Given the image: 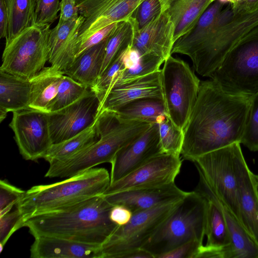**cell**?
Masks as SVG:
<instances>
[{"instance_id": "cell-23", "label": "cell", "mask_w": 258, "mask_h": 258, "mask_svg": "<svg viewBox=\"0 0 258 258\" xmlns=\"http://www.w3.org/2000/svg\"><path fill=\"white\" fill-rule=\"evenodd\" d=\"M206 199L208 201L205 233L207 241L195 258H231V238L224 215L215 203Z\"/></svg>"}, {"instance_id": "cell-32", "label": "cell", "mask_w": 258, "mask_h": 258, "mask_svg": "<svg viewBox=\"0 0 258 258\" xmlns=\"http://www.w3.org/2000/svg\"><path fill=\"white\" fill-rule=\"evenodd\" d=\"M133 27L130 19L118 22L106 42L100 75L131 42Z\"/></svg>"}, {"instance_id": "cell-9", "label": "cell", "mask_w": 258, "mask_h": 258, "mask_svg": "<svg viewBox=\"0 0 258 258\" xmlns=\"http://www.w3.org/2000/svg\"><path fill=\"white\" fill-rule=\"evenodd\" d=\"M50 24H34L6 44L0 70L30 80L48 61Z\"/></svg>"}, {"instance_id": "cell-42", "label": "cell", "mask_w": 258, "mask_h": 258, "mask_svg": "<svg viewBox=\"0 0 258 258\" xmlns=\"http://www.w3.org/2000/svg\"><path fill=\"white\" fill-rule=\"evenodd\" d=\"M203 245L202 241L191 240L160 255L158 258H195Z\"/></svg>"}, {"instance_id": "cell-41", "label": "cell", "mask_w": 258, "mask_h": 258, "mask_svg": "<svg viewBox=\"0 0 258 258\" xmlns=\"http://www.w3.org/2000/svg\"><path fill=\"white\" fill-rule=\"evenodd\" d=\"M161 13V4L159 0H145L136 9L132 16L139 29H140Z\"/></svg>"}, {"instance_id": "cell-31", "label": "cell", "mask_w": 258, "mask_h": 258, "mask_svg": "<svg viewBox=\"0 0 258 258\" xmlns=\"http://www.w3.org/2000/svg\"><path fill=\"white\" fill-rule=\"evenodd\" d=\"M9 20L6 44L26 28L33 25L37 0H6Z\"/></svg>"}, {"instance_id": "cell-14", "label": "cell", "mask_w": 258, "mask_h": 258, "mask_svg": "<svg viewBox=\"0 0 258 258\" xmlns=\"http://www.w3.org/2000/svg\"><path fill=\"white\" fill-rule=\"evenodd\" d=\"M179 156L162 153L118 180L110 184L103 195L152 188L174 182L180 171Z\"/></svg>"}, {"instance_id": "cell-34", "label": "cell", "mask_w": 258, "mask_h": 258, "mask_svg": "<svg viewBox=\"0 0 258 258\" xmlns=\"http://www.w3.org/2000/svg\"><path fill=\"white\" fill-rule=\"evenodd\" d=\"M158 125L163 153L180 156L183 143V131L176 127L167 117Z\"/></svg>"}, {"instance_id": "cell-45", "label": "cell", "mask_w": 258, "mask_h": 258, "mask_svg": "<svg viewBox=\"0 0 258 258\" xmlns=\"http://www.w3.org/2000/svg\"><path fill=\"white\" fill-rule=\"evenodd\" d=\"M132 216L133 213L129 209L119 205L113 206L109 212L110 220L118 226L127 223Z\"/></svg>"}, {"instance_id": "cell-48", "label": "cell", "mask_w": 258, "mask_h": 258, "mask_svg": "<svg viewBox=\"0 0 258 258\" xmlns=\"http://www.w3.org/2000/svg\"><path fill=\"white\" fill-rule=\"evenodd\" d=\"M119 258H154L153 255L145 249L141 248L127 252Z\"/></svg>"}, {"instance_id": "cell-19", "label": "cell", "mask_w": 258, "mask_h": 258, "mask_svg": "<svg viewBox=\"0 0 258 258\" xmlns=\"http://www.w3.org/2000/svg\"><path fill=\"white\" fill-rule=\"evenodd\" d=\"M188 193L173 182L163 186L102 195L112 206L122 205L132 213L182 199Z\"/></svg>"}, {"instance_id": "cell-28", "label": "cell", "mask_w": 258, "mask_h": 258, "mask_svg": "<svg viewBox=\"0 0 258 258\" xmlns=\"http://www.w3.org/2000/svg\"><path fill=\"white\" fill-rule=\"evenodd\" d=\"M30 80L0 70V110L18 111L29 108Z\"/></svg>"}, {"instance_id": "cell-37", "label": "cell", "mask_w": 258, "mask_h": 258, "mask_svg": "<svg viewBox=\"0 0 258 258\" xmlns=\"http://www.w3.org/2000/svg\"><path fill=\"white\" fill-rule=\"evenodd\" d=\"M128 46L120 52L112 62L100 75L96 85L92 88L98 97L100 104L115 76L119 71L127 68L125 54Z\"/></svg>"}, {"instance_id": "cell-25", "label": "cell", "mask_w": 258, "mask_h": 258, "mask_svg": "<svg viewBox=\"0 0 258 258\" xmlns=\"http://www.w3.org/2000/svg\"><path fill=\"white\" fill-rule=\"evenodd\" d=\"M161 12L166 13L174 26V42L190 31L216 0H159Z\"/></svg>"}, {"instance_id": "cell-38", "label": "cell", "mask_w": 258, "mask_h": 258, "mask_svg": "<svg viewBox=\"0 0 258 258\" xmlns=\"http://www.w3.org/2000/svg\"><path fill=\"white\" fill-rule=\"evenodd\" d=\"M22 227L23 222L22 216L16 206L14 210L0 216L1 252L11 235Z\"/></svg>"}, {"instance_id": "cell-11", "label": "cell", "mask_w": 258, "mask_h": 258, "mask_svg": "<svg viewBox=\"0 0 258 258\" xmlns=\"http://www.w3.org/2000/svg\"><path fill=\"white\" fill-rule=\"evenodd\" d=\"M240 144L235 143L208 152L191 162L214 192L240 222L235 167L236 152Z\"/></svg>"}, {"instance_id": "cell-22", "label": "cell", "mask_w": 258, "mask_h": 258, "mask_svg": "<svg viewBox=\"0 0 258 258\" xmlns=\"http://www.w3.org/2000/svg\"><path fill=\"white\" fill-rule=\"evenodd\" d=\"M199 177L195 190L215 203L224 215L231 238V258H258V244L236 216L214 192L203 176L199 174Z\"/></svg>"}, {"instance_id": "cell-13", "label": "cell", "mask_w": 258, "mask_h": 258, "mask_svg": "<svg viewBox=\"0 0 258 258\" xmlns=\"http://www.w3.org/2000/svg\"><path fill=\"white\" fill-rule=\"evenodd\" d=\"M100 107L99 98L90 88L74 103L47 113L52 144L65 141L92 126L97 119Z\"/></svg>"}, {"instance_id": "cell-7", "label": "cell", "mask_w": 258, "mask_h": 258, "mask_svg": "<svg viewBox=\"0 0 258 258\" xmlns=\"http://www.w3.org/2000/svg\"><path fill=\"white\" fill-rule=\"evenodd\" d=\"M210 78L228 93L249 97L258 93V25L233 46Z\"/></svg>"}, {"instance_id": "cell-8", "label": "cell", "mask_w": 258, "mask_h": 258, "mask_svg": "<svg viewBox=\"0 0 258 258\" xmlns=\"http://www.w3.org/2000/svg\"><path fill=\"white\" fill-rule=\"evenodd\" d=\"M160 79L166 116L183 131L196 101L201 81L188 63L172 55L163 63Z\"/></svg>"}, {"instance_id": "cell-12", "label": "cell", "mask_w": 258, "mask_h": 258, "mask_svg": "<svg viewBox=\"0 0 258 258\" xmlns=\"http://www.w3.org/2000/svg\"><path fill=\"white\" fill-rule=\"evenodd\" d=\"M13 114L9 126L23 158L31 161L44 158L52 145L47 113L28 108Z\"/></svg>"}, {"instance_id": "cell-36", "label": "cell", "mask_w": 258, "mask_h": 258, "mask_svg": "<svg viewBox=\"0 0 258 258\" xmlns=\"http://www.w3.org/2000/svg\"><path fill=\"white\" fill-rule=\"evenodd\" d=\"M240 143L258 151V93L250 97V106Z\"/></svg>"}, {"instance_id": "cell-17", "label": "cell", "mask_w": 258, "mask_h": 258, "mask_svg": "<svg viewBox=\"0 0 258 258\" xmlns=\"http://www.w3.org/2000/svg\"><path fill=\"white\" fill-rule=\"evenodd\" d=\"M133 27L131 46L140 56L154 55L167 59L171 54L174 43V26L164 12L144 27L139 29L135 21L130 18Z\"/></svg>"}, {"instance_id": "cell-18", "label": "cell", "mask_w": 258, "mask_h": 258, "mask_svg": "<svg viewBox=\"0 0 258 258\" xmlns=\"http://www.w3.org/2000/svg\"><path fill=\"white\" fill-rule=\"evenodd\" d=\"M237 200L240 220L258 244V191L256 180L243 155L240 146L235 155Z\"/></svg>"}, {"instance_id": "cell-4", "label": "cell", "mask_w": 258, "mask_h": 258, "mask_svg": "<svg viewBox=\"0 0 258 258\" xmlns=\"http://www.w3.org/2000/svg\"><path fill=\"white\" fill-rule=\"evenodd\" d=\"M152 124L126 119L113 111L100 110L96 119L99 140L73 157L49 163L45 176L68 178L99 164L110 163L120 149L141 136Z\"/></svg>"}, {"instance_id": "cell-5", "label": "cell", "mask_w": 258, "mask_h": 258, "mask_svg": "<svg viewBox=\"0 0 258 258\" xmlns=\"http://www.w3.org/2000/svg\"><path fill=\"white\" fill-rule=\"evenodd\" d=\"M110 183L108 171L94 167L61 181L32 186L16 206L24 225L33 215L61 210L102 195Z\"/></svg>"}, {"instance_id": "cell-39", "label": "cell", "mask_w": 258, "mask_h": 258, "mask_svg": "<svg viewBox=\"0 0 258 258\" xmlns=\"http://www.w3.org/2000/svg\"><path fill=\"white\" fill-rule=\"evenodd\" d=\"M26 191L19 188L7 180L0 181V216L11 211Z\"/></svg>"}, {"instance_id": "cell-15", "label": "cell", "mask_w": 258, "mask_h": 258, "mask_svg": "<svg viewBox=\"0 0 258 258\" xmlns=\"http://www.w3.org/2000/svg\"><path fill=\"white\" fill-rule=\"evenodd\" d=\"M144 1L76 0L79 15L85 18L79 29L77 49L99 30L112 23L129 20Z\"/></svg>"}, {"instance_id": "cell-3", "label": "cell", "mask_w": 258, "mask_h": 258, "mask_svg": "<svg viewBox=\"0 0 258 258\" xmlns=\"http://www.w3.org/2000/svg\"><path fill=\"white\" fill-rule=\"evenodd\" d=\"M113 206L102 195L98 196L61 210L33 215L23 227L34 238L56 237L101 245L118 226L109 218Z\"/></svg>"}, {"instance_id": "cell-26", "label": "cell", "mask_w": 258, "mask_h": 258, "mask_svg": "<svg viewBox=\"0 0 258 258\" xmlns=\"http://www.w3.org/2000/svg\"><path fill=\"white\" fill-rule=\"evenodd\" d=\"M64 75L62 71L50 66L44 67L31 78L29 108L46 113L51 112Z\"/></svg>"}, {"instance_id": "cell-24", "label": "cell", "mask_w": 258, "mask_h": 258, "mask_svg": "<svg viewBox=\"0 0 258 258\" xmlns=\"http://www.w3.org/2000/svg\"><path fill=\"white\" fill-rule=\"evenodd\" d=\"M34 238L30 248L32 258H102L101 245L56 237Z\"/></svg>"}, {"instance_id": "cell-43", "label": "cell", "mask_w": 258, "mask_h": 258, "mask_svg": "<svg viewBox=\"0 0 258 258\" xmlns=\"http://www.w3.org/2000/svg\"><path fill=\"white\" fill-rule=\"evenodd\" d=\"M118 22L113 23L107 26L92 34L82 42L77 48L76 57L84 51L101 43L107 38L115 30Z\"/></svg>"}, {"instance_id": "cell-2", "label": "cell", "mask_w": 258, "mask_h": 258, "mask_svg": "<svg viewBox=\"0 0 258 258\" xmlns=\"http://www.w3.org/2000/svg\"><path fill=\"white\" fill-rule=\"evenodd\" d=\"M258 25V9L253 13L234 15L230 4L221 12L212 5L203 14L195 27L174 43L171 54L187 56L195 71L210 77L233 46Z\"/></svg>"}, {"instance_id": "cell-49", "label": "cell", "mask_w": 258, "mask_h": 258, "mask_svg": "<svg viewBox=\"0 0 258 258\" xmlns=\"http://www.w3.org/2000/svg\"><path fill=\"white\" fill-rule=\"evenodd\" d=\"M255 179L256 180V184H257V188L258 191V175H255Z\"/></svg>"}, {"instance_id": "cell-1", "label": "cell", "mask_w": 258, "mask_h": 258, "mask_svg": "<svg viewBox=\"0 0 258 258\" xmlns=\"http://www.w3.org/2000/svg\"><path fill=\"white\" fill-rule=\"evenodd\" d=\"M250 97L224 91L212 79L201 81L195 104L183 130V159L240 143Z\"/></svg>"}, {"instance_id": "cell-44", "label": "cell", "mask_w": 258, "mask_h": 258, "mask_svg": "<svg viewBox=\"0 0 258 258\" xmlns=\"http://www.w3.org/2000/svg\"><path fill=\"white\" fill-rule=\"evenodd\" d=\"M76 0H61L60 4L59 22H67L79 16Z\"/></svg>"}, {"instance_id": "cell-16", "label": "cell", "mask_w": 258, "mask_h": 258, "mask_svg": "<svg viewBox=\"0 0 258 258\" xmlns=\"http://www.w3.org/2000/svg\"><path fill=\"white\" fill-rule=\"evenodd\" d=\"M163 153L161 149L158 123H153L137 139L122 147L110 164V183L128 175L154 157Z\"/></svg>"}, {"instance_id": "cell-33", "label": "cell", "mask_w": 258, "mask_h": 258, "mask_svg": "<svg viewBox=\"0 0 258 258\" xmlns=\"http://www.w3.org/2000/svg\"><path fill=\"white\" fill-rule=\"evenodd\" d=\"M164 61L165 59L163 58L154 55H147L140 56L136 64L119 71L115 76L108 90L114 86L126 83L160 72V67Z\"/></svg>"}, {"instance_id": "cell-35", "label": "cell", "mask_w": 258, "mask_h": 258, "mask_svg": "<svg viewBox=\"0 0 258 258\" xmlns=\"http://www.w3.org/2000/svg\"><path fill=\"white\" fill-rule=\"evenodd\" d=\"M90 88L64 75L60 83L51 112L59 110L74 103L80 98Z\"/></svg>"}, {"instance_id": "cell-10", "label": "cell", "mask_w": 258, "mask_h": 258, "mask_svg": "<svg viewBox=\"0 0 258 258\" xmlns=\"http://www.w3.org/2000/svg\"><path fill=\"white\" fill-rule=\"evenodd\" d=\"M181 200L133 213L130 221L118 226L101 245L102 258H119L142 248Z\"/></svg>"}, {"instance_id": "cell-40", "label": "cell", "mask_w": 258, "mask_h": 258, "mask_svg": "<svg viewBox=\"0 0 258 258\" xmlns=\"http://www.w3.org/2000/svg\"><path fill=\"white\" fill-rule=\"evenodd\" d=\"M60 0H37L34 24H50L58 18L60 11Z\"/></svg>"}, {"instance_id": "cell-29", "label": "cell", "mask_w": 258, "mask_h": 258, "mask_svg": "<svg viewBox=\"0 0 258 258\" xmlns=\"http://www.w3.org/2000/svg\"><path fill=\"white\" fill-rule=\"evenodd\" d=\"M95 122L77 135L62 142L52 144L44 157L49 163L68 159L96 142L99 139Z\"/></svg>"}, {"instance_id": "cell-21", "label": "cell", "mask_w": 258, "mask_h": 258, "mask_svg": "<svg viewBox=\"0 0 258 258\" xmlns=\"http://www.w3.org/2000/svg\"><path fill=\"white\" fill-rule=\"evenodd\" d=\"M85 20L82 15L76 19L58 22L50 30L48 38V62L51 67L64 71L74 60L79 29Z\"/></svg>"}, {"instance_id": "cell-47", "label": "cell", "mask_w": 258, "mask_h": 258, "mask_svg": "<svg viewBox=\"0 0 258 258\" xmlns=\"http://www.w3.org/2000/svg\"><path fill=\"white\" fill-rule=\"evenodd\" d=\"M9 14L6 0H0V37L6 38L8 28Z\"/></svg>"}, {"instance_id": "cell-27", "label": "cell", "mask_w": 258, "mask_h": 258, "mask_svg": "<svg viewBox=\"0 0 258 258\" xmlns=\"http://www.w3.org/2000/svg\"><path fill=\"white\" fill-rule=\"evenodd\" d=\"M108 37L77 56L72 64L63 71L64 74L88 87L93 88L101 74L105 47Z\"/></svg>"}, {"instance_id": "cell-6", "label": "cell", "mask_w": 258, "mask_h": 258, "mask_svg": "<svg viewBox=\"0 0 258 258\" xmlns=\"http://www.w3.org/2000/svg\"><path fill=\"white\" fill-rule=\"evenodd\" d=\"M208 201L196 190L188 192L142 247L154 258L191 240L203 241Z\"/></svg>"}, {"instance_id": "cell-20", "label": "cell", "mask_w": 258, "mask_h": 258, "mask_svg": "<svg viewBox=\"0 0 258 258\" xmlns=\"http://www.w3.org/2000/svg\"><path fill=\"white\" fill-rule=\"evenodd\" d=\"M160 74L161 71L112 87L108 90L102 101L100 110L115 111L131 102L142 98L163 99Z\"/></svg>"}, {"instance_id": "cell-46", "label": "cell", "mask_w": 258, "mask_h": 258, "mask_svg": "<svg viewBox=\"0 0 258 258\" xmlns=\"http://www.w3.org/2000/svg\"><path fill=\"white\" fill-rule=\"evenodd\" d=\"M230 5L234 15H246L258 9V0H239Z\"/></svg>"}, {"instance_id": "cell-30", "label": "cell", "mask_w": 258, "mask_h": 258, "mask_svg": "<svg viewBox=\"0 0 258 258\" xmlns=\"http://www.w3.org/2000/svg\"><path fill=\"white\" fill-rule=\"evenodd\" d=\"M115 112L126 119L150 123H158L166 117L163 100L156 98L136 100Z\"/></svg>"}]
</instances>
